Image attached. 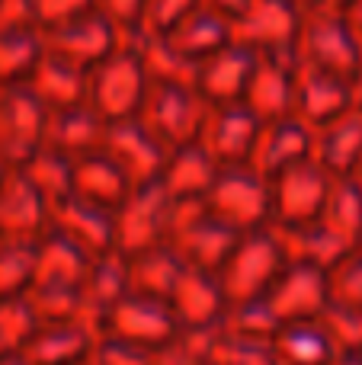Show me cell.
<instances>
[{
    "mask_svg": "<svg viewBox=\"0 0 362 365\" xmlns=\"http://www.w3.org/2000/svg\"><path fill=\"white\" fill-rule=\"evenodd\" d=\"M81 365H90V359H87V362H81Z\"/></svg>",
    "mask_w": 362,
    "mask_h": 365,
    "instance_id": "54",
    "label": "cell"
},
{
    "mask_svg": "<svg viewBox=\"0 0 362 365\" xmlns=\"http://www.w3.org/2000/svg\"><path fill=\"white\" fill-rule=\"evenodd\" d=\"M132 182L125 180V173L106 158V154H93V158H83L74 164V182H71V195L83 202H93L100 208H115L125 202V195L132 192Z\"/></svg>",
    "mask_w": 362,
    "mask_h": 365,
    "instance_id": "30",
    "label": "cell"
},
{
    "mask_svg": "<svg viewBox=\"0 0 362 365\" xmlns=\"http://www.w3.org/2000/svg\"><path fill=\"white\" fill-rule=\"evenodd\" d=\"M286 263H289V257L282 250V240L276 237L273 227L241 234L215 272L228 308L263 302L267 292L273 289V282L279 279V272L286 269Z\"/></svg>",
    "mask_w": 362,
    "mask_h": 365,
    "instance_id": "1",
    "label": "cell"
},
{
    "mask_svg": "<svg viewBox=\"0 0 362 365\" xmlns=\"http://www.w3.org/2000/svg\"><path fill=\"white\" fill-rule=\"evenodd\" d=\"M103 154L125 173V180L132 182V186L157 182L160 167H164V160H167V148L148 132V125L138 115L109 125Z\"/></svg>",
    "mask_w": 362,
    "mask_h": 365,
    "instance_id": "16",
    "label": "cell"
},
{
    "mask_svg": "<svg viewBox=\"0 0 362 365\" xmlns=\"http://www.w3.org/2000/svg\"><path fill=\"white\" fill-rule=\"evenodd\" d=\"M148 0H93V10H100L122 36L135 38L141 29V16H145Z\"/></svg>",
    "mask_w": 362,
    "mask_h": 365,
    "instance_id": "43",
    "label": "cell"
},
{
    "mask_svg": "<svg viewBox=\"0 0 362 365\" xmlns=\"http://www.w3.org/2000/svg\"><path fill=\"white\" fill-rule=\"evenodd\" d=\"M350 109V77L314 64L292 61V115L308 128H321Z\"/></svg>",
    "mask_w": 362,
    "mask_h": 365,
    "instance_id": "14",
    "label": "cell"
},
{
    "mask_svg": "<svg viewBox=\"0 0 362 365\" xmlns=\"http://www.w3.org/2000/svg\"><path fill=\"white\" fill-rule=\"evenodd\" d=\"M6 173H10V167H6V164H0V182H4Z\"/></svg>",
    "mask_w": 362,
    "mask_h": 365,
    "instance_id": "51",
    "label": "cell"
},
{
    "mask_svg": "<svg viewBox=\"0 0 362 365\" xmlns=\"http://www.w3.org/2000/svg\"><path fill=\"white\" fill-rule=\"evenodd\" d=\"M257 58L250 48L237 42L222 45L218 51H212L209 58H202L196 68V90L202 93V100L209 106H222V103H244L247 93L250 74L257 68Z\"/></svg>",
    "mask_w": 362,
    "mask_h": 365,
    "instance_id": "21",
    "label": "cell"
},
{
    "mask_svg": "<svg viewBox=\"0 0 362 365\" xmlns=\"http://www.w3.org/2000/svg\"><path fill=\"white\" fill-rule=\"evenodd\" d=\"M257 132H260V119L244 103H222V106H209L196 141L218 167H241L250 160Z\"/></svg>",
    "mask_w": 362,
    "mask_h": 365,
    "instance_id": "15",
    "label": "cell"
},
{
    "mask_svg": "<svg viewBox=\"0 0 362 365\" xmlns=\"http://www.w3.org/2000/svg\"><path fill=\"white\" fill-rule=\"evenodd\" d=\"M148 90H151V74L145 68L138 42L128 38L87 74V106L113 125L141 113Z\"/></svg>",
    "mask_w": 362,
    "mask_h": 365,
    "instance_id": "2",
    "label": "cell"
},
{
    "mask_svg": "<svg viewBox=\"0 0 362 365\" xmlns=\"http://www.w3.org/2000/svg\"><path fill=\"white\" fill-rule=\"evenodd\" d=\"M212 365H276L269 340H250L218 327L212 340Z\"/></svg>",
    "mask_w": 362,
    "mask_h": 365,
    "instance_id": "38",
    "label": "cell"
},
{
    "mask_svg": "<svg viewBox=\"0 0 362 365\" xmlns=\"http://www.w3.org/2000/svg\"><path fill=\"white\" fill-rule=\"evenodd\" d=\"M167 308L173 311L180 330H218L228 314V302L215 272L202 269H183L167 298Z\"/></svg>",
    "mask_w": 362,
    "mask_h": 365,
    "instance_id": "20",
    "label": "cell"
},
{
    "mask_svg": "<svg viewBox=\"0 0 362 365\" xmlns=\"http://www.w3.org/2000/svg\"><path fill=\"white\" fill-rule=\"evenodd\" d=\"M337 356H362V314L346 308H327L318 317Z\"/></svg>",
    "mask_w": 362,
    "mask_h": 365,
    "instance_id": "40",
    "label": "cell"
},
{
    "mask_svg": "<svg viewBox=\"0 0 362 365\" xmlns=\"http://www.w3.org/2000/svg\"><path fill=\"white\" fill-rule=\"evenodd\" d=\"M96 340L100 336L81 317L58 324H38L19 359L26 365H81L90 359Z\"/></svg>",
    "mask_w": 362,
    "mask_h": 365,
    "instance_id": "24",
    "label": "cell"
},
{
    "mask_svg": "<svg viewBox=\"0 0 362 365\" xmlns=\"http://www.w3.org/2000/svg\"><path fill=\"white\" fill-rule=\"evenodd\" d=\"M218 170L222 167L202 151V145L192 141V145H180L167 151L157 182L173 202H202Z\"/></svg>",
    "mask_w": 362,
    "mask_h": 365,
    "instance_id": "26",
    "label": "cell"
},
{
    "mask_svg": "<svg viewBox=\"0 0 362 365\" xmlns=\"http://www.w3.org/2000/svg\"><path fill=\"white\" fill-rule=\"evenodd\" d=\"M173 199L160 189V182L135 186L115 208V250L132 257L141 250L167 244V227H170Z\"/></svg>",
    "mask_w": 362,
    "mask_h": 365,
    "instance_id": "11",
    "label": "cell"
},
{
    "mask_svg": "<svg viewBox=\"0 0 362 365\" xmlns=\"http://www.w3.org/2000/svg\"><path fill=\"white\" fill-rule=\"evenodd\" d=\"M205 113H209V103L192 83H151L138 119L170 151L199 138Z\"/></svg>",
    "mask_w": 362,
    "mask_h": 365,
    "instance_id": "6",
    "label": "cell"
},
{
    "mask_svg": "<svg viewBox=\"0 0 362 365\" xmlns=\"http://www.w3.org/2000/svg\"><path fill=\"white\" fill-rule=\"evenodd\" d=\"M186 266L180 263V257L170 247H154V250H141L128 257V292L145 298H157L167 302L177 285V279L183 276Z\"/></svg>",
    "mask_w": 362,
    "mask_h": 365,
    "instance_id": "31",
    "label": "cell"
},
{
    "mask_svg": "<svg viewBox=\"0 0 362 365\" xmlns=\"http://www.w3.org/2000/svg\"><path fill=\"white\" fill-rule=\"evenodd\" d=\"M292 61L314 64V68L350 77L362 64V51L356 45V38H353V29L343 13L327 10V6L305 10L299 38H295Z\"/></svg>",
    "mask_w": 362,
    "mask_h": 365,
    "instance_id": "5",
    "label": "cell"
},
{
    "mask_svg": "<svg viewBox=\"0 0 362 365\" xmlns=\"http://www.w3.org/2000/svg\"><path fill=\"white\" fill-rule=\"evenodd\" d=\"M157 38L170 45L180 58H186L190 64L199 68L202 58H209L212 51H218L222 45L231 42V26L224 23V19H218L215 13L196 6V10L186 13L170 32H164V36H157Z\"/></svg>",
    "mask_w": 362,
    "mask_h": 365,
    "instance_id": "29",
    "label": "cell"
},
{
    "mask_svg": "<svg viewBox=\"0 0 362 365\" xmlns=\"http://www.w3.org/2000/svg\"><path fill=\"white\" fill-rule=\"evenodd\" d=\"M359 250H362V237H359Z\"/></svg>",
    "mask_w": 362,
    "mask_h": 365,
    "instance_id": "53",
    "label": "cell"
},
{
    "mask_svg": "<svg viewBox=\"0 0 362 365\" xmlns=\"http://www.w3.org/2000/svg\"><path fill=\"white\" fill-rule=\"evenodd\" d=\"M199 6L209 13H215L218 19H224V23L231 26V19L237 16V13L247 6V0H199Z\"/></svg>",
    "mask_w": 362,
    "mask_h": 365,
    "instance_id": "45",
    "label": "cell"
},
{
    "mask_svg": "<svg viewBox=\"0 0 362 365\" xmlns=\"http://www.w3.org/2000/svg\"><path fill=\"white\" fill-rule=\"evenodd\" d=\"M333 189V177L308 158L305 164L289 167L286 173L269 180V227L292 231V227L311 225L327 205V195Z\"/></svg>",
    "mask_w": 362,
    "mask_h": 365,
    "instance_id": "8",
    "label": "cell"
},
{
    "mask_svg": "<svg viewBox=\"0 0 362 365\" xmlns=\"http://www.w3.org/2000/svg\"><path fill=\"white\" fill-rule=\"evenodd\" d=\"M353 4H356V0H321L318 6H327V10H340V13H343V10H350Z\"/></svg>",
    "mask_w": 362,
    "mask_h": 365,
    "instance_id": "48",
    "label": "cell"
},
{
    "mask_svg": "<svg viewBox=\"0 0 362 365\" xmlns=\"http://www.w3.org/2000/svg\"><path fill=\"white\" fill-rule=\"evenodd\" d=\"M350 109L362 115V64L350 74Z\"/></svg>",
    "mask_w": 362,
    "mask_h": 365,
    "instance_id": "47",
    "label": "cell"
},
{
    "mask_svg": "<svg viewBox=\"0 0 362 365\" xmlns=\"http://www.w3.org/2000/svg\"><path fill=\"white\" fill-rule=\"evenodd\" d=\"M51 205L23 170H10L0 182V240L36 244L48 234Z\"/></svg>",
    "mask_w": 362,
    "mask_h": 365,
    "instance_id": "17",
    "label": "cell"
},
{
    "mask_svg": "<svg viewBox=\"0 0 362 365\" xmlns=\"http://www.w3.org/2000/svg\"><path fill=\"white\" fill-rule=\"evenodd\" d=\"M327 365H362V356H333Z\"/></svg>",
    "mask_w": 362,
    "mask_h": 365,
    "instance_id": "49",
    "label": "cell"
},
{
    "mask_svg": "<svg viewBox=\"0 0 362 365\" xmlns=\"http://www.w3.org/2000/svg\"><path fill=\"white\" fill-rule=\"evenodd\" d=\"M42 58V36L32 26L0 29V90L23 87Z\"/></svg>",
    "mask_w": 362,
    "mask_h": 365,
    "instance_id": "34",
    "label": "cell"
},
{
    "mask_svg": "<svg viewBox=\"0 0 362 365\" xmlns=\"http://www.w3.org/2000/svg\"><path fill=\"white\" fill-rule=\"evenodd\" d=\"M301 16L305 10L292 0H247V6L231 19V42L254 55L292 58Z\"/></svg>",
    "mask_w": 362,
    "mask_h": 365,
    "instance_id": "9",
    "label": "cell"
},
{
    "mask_svg": "<svg viewBox=\"0 0 362 365\" xmlns=\"http://www.w3.org/2000/svg\"><path fill=\"white\" fill-rule=\"evenodd\" d=\"M292 4H299V6H301V10H311V6H318V4H321V0H292Z\"/></svg>",
    "mask_w": 362,
    "mask_h": 365,
    "instance_id": "50",
    "label": "cell"
},
{
    "mask_svg": "<svg viewBox=\"0 0 362 365\" xmlns=\"http://www.w3.org/2000/svg\"><path fill=\"white\" fill-rule=\"evenodd\" d=\"M177 334H180V324L173 317V311L167 308V302L132 295V292L106 311L100 327L103 340L122 343V346H132L148 356L160 353Z\"/></svg>",
    "mask_w": 362,
    "mask_h": 365,
    "instance_id": "7",
    "label": "cell"
},
{
    "mask_svg": "<svg viewBox=\"0 0 362 365\" xmlns=\"http://www.w3.org/2000/svg\"><path fill=\"white\" fill-rule=\"evenodd\" d=\"M343 16H346V23H350L353 38H356V45H359V51H362V0H356L350 10H343Z\"/></svg>",
    "mask_w": 362,
    "mask_h": 365,
    "instance_id": "46",
    "label": "cell"
},
{
    "mask_svg": "<svg viewBox=\"0 0 362 365\" xmlns=\"http://www.w3.org/2000/svg\"><path fill=\"white\" fill-rule=\"evenodd\" d=\"M244 106L260 122L292 115V58L260 55L250 74Z\"/></svg>",
    "mask_w": 362,
    "mask_h": 365,
    "instance_id": "27",
    "label": "cell"
},
{
    "mask_svg": "<svg viewBox=\"0 0 362 365\" xmlns=\"http://www.w3.org/2000/svg\"><path fill=\"white\" fill-rule=\"evenodd\" d=\"M199 6V0H148L145 16H141V29L135 38H157L164 32H170L186 13H192Z\"/></svg>",
    "mask_w": 362,
    "mask_h": 365,
    "instance_id": "41",
    "label": "cell"
},
{
    "mask_svg": "<svg viewBox=\"0 0 362 365\" xmlns=\"http://www.w3.org/2000/svg\"><path fill=\"white\" fill-rule=\"evenodd\" d=\"M353 180H356L359 186H362V164H359V170H356V177H353Z\"/></svg>",
    "mask_w": 362,
    "mask_h": 365,
    "instance_id": "52",
    "label": "cell"
},
{
    "mask_svg": "<svg viewBox=\"0 0 362 365\" xmlns=\"http://www.w3.org/2000/svg\"><path fill=\"white\" fill-rule=\"evenodd\" d=\"M263 304L276 324H301L318 321L331 308V292H327V269L311 263H286L273 289L267 292Z\"/></svg>",
    "mask_w": 362,
    "mask_h": 365,
    "instance_id": "13",
    "label": "cell"
},
{
    "mask_svg": "<svg viewBox=\"0 0 362 365\" xmlns=\"http://www.w3.org/2000/svg\"><path fill=\"white\" fill-rule=\"evenodd\" d=\"M327 292L333 308L359 311L362 314V250H353L327 269Z\"/></svg>",
    "mask_w": 362,
    "mask_h": 365,
    "instance_id": "39",
    "label": "cell"
},
{
    "mask_svg": "<svg viewBox=\"0 0 362 365\" xmlns=\"http://www.w3.org/2000/svg\"><path fill=\"white\" fill-rule=\"evenodd\" d=\"M241 234L218 225L202 202H173L170 227H167V247L180 257L186 269L218 272L228 250Z\"/></svg>",
    "mask_w": 362,
    "mask_h": 365,
    "instance_id": "4",
    "label": "cell"
},
{
    "mask_svg": "<svg viewBox=\"0 0 362 365\" xmlns=\"http://www.w3.org/2000/svg\"><path fill=\"white\" fill-rule=\"evenodd\" d=\"M109 122L100 113L81 103L71 109H58L48 113V128H45V148L55 154H61L64 160L77 164L83 158H93L106 145Z\"/></svg>",
    "mask_w": 362,
    "mask_h": 365,
    "instance_id": "22",
    "label": "cell"
},
{
    "mask_svg": "<svg viewBox=\"0 0 362 365\" xmlns=\"http://www.w3.org/2000/svg\"><path fill=\"white\" fill-rule=\"evenodd\" d=\"M48 113L26 87L0 90V164L23 170L45 148Z\"/></svg>",
    "mask_w": 362,
    "mask_h": 365,
    "instance_id": "12",
    "label": "cell"
},
{
    "mask_svg": "<svg viewBox=\"0 0 362 365\" xmlns=\"http://www.w3.org/2000/svg\"><path fill=\"white\" fill-rule=\"evenodd\" d=\"M87 263H90V257H83L61 234L48 231L45 237L36 240V279H32V285H68V289H81Z\"/></svg>",
    "mask_w": 362,
    "mask_h": 365,
    "instance_id": "33",
    "label": "cell"
},
{
    "mask_svg": "<svg viewBox=\"0 0 362 365\" xmlns=\"http://www.w3.org/2000/svg\"><path fill=\"white\" fill-rule=\"evenodd\" d=\"M42 36V51L64 64H74L81 71H93L103 58H109L128 36H122L100 10H87L55 29L38 32Z\"/></svg>",
    "mask_w": 362,
    "mask_h": 365,
    "instance_id": "10",
    "label": "cell"
},
{
    "mask_svg": "<svg viewBox=\"0 0 362 365\" xmlns=\"http://www.w3.org/2000/svg\"><path fill=\"white\" fill-rule=\"evenodd\" d=\"M209 365H212V362H209Z\"/></svg>",
    "mask_w": 362,
    "mask_h": 365,
    "instance_id": "55",
    "label": "cell"
},
{
    "mask_svg": "<svg viewBox=\"0 0 362 365\" xmlns=\"http://www.w3.org/2000/svg\"><path fill=\"white\" fill-rule=\"evenodd\" d=\"M90 365H154V356L138 353L132 346H122L113 340H96L93 353H90Z\"/></svg>",
    "mask_w": 362,
    "mask_h": 365,
    "instance_id": "44",
    "label": "cell"
},
{
    "mask_svg": "<svg viewBox=\"0 0 362 365\" xmlns=\"http://www.w3.org/2000/svg\"><path fill=\"white\" fill-rule=\"evenodd\" d=\"M23 173L32 180V186L45 195V202H48L51 208H55L61 199H68V195H71L74 164H71V160H64L61 154L48 151V148H42V151H38L36 158L23 167Z\"/></svg>",
    "mask_w": 362,
    "mask_h": 365,
    "instance_id": "36",
    "label": "cell"
},
{
    "mask_svg": "<svg viewBox=\"0 0 362 365\" xmlns=\"http://www.w3.org/2000/svg\"><path fill=\"white\" fill-rule=\"evenodd\" d=\"M311 141H314V132L305 122L295 119V115L267 119V122H260V132H257L254 151H250L247 164L260 177L273 180L279 173H286L289 167L305 164L311 158Z\"/></svg>",
    "mask_w": 362,
    "mask_h": 365,
    "instance_id": "19",
    "label": "cell"
},
{
    "mask_svg": "<svg viewBox=\"0 0 362 365\" xmlns=\"http://www.w3.org/2000/svg\"><path fill=\"white\" fill-rule=\"evenodd\" d=\"M128 295V257L119 250L93 257L81 279V321L100 336L103 317Z\"/></svg>",
    "mask_w": 362,
    "mask_h": 365,
    "instance_id": "23",
    "label": "cell"
},
{
    "mask_svg": "<svg viewBox=\"0 0 362 365\" xmlns=\"http://www.w3.org/2000/svg\"><path fill=\"white\" fill-rule=\"evenodd\" d=\"M32 96L45 106V113H58V109H71L87 103V71L64 64L58 58L45 55L36 61L32 74L23 83Z\"/></svg>",
    "mask_w": 362,
    "mask_h": 365,
    "instance_id": "28",
    "label": "cell"
},
{
    "mask_svg": "<svg viewBox=\"0 0 362 365\" xmlns=\"http://www.w3.org/2000/svg\"><path fill=\"white\" fill-rule=\"evenodd\" d=\"M36 279V244L0 240V298H23Z\"/></svg>",
    "mask_w": 362,
    "mask_h": 365,
    "instance_id": "35",
    "label": "cell"
},
{
    "mask_svg": "<svg viewBox=\"0 0 362 365\" xmlns=\"http://www.w3.org/2000/svg\"><path fill=\"white\" fill-rule=\"evenodd\" d=\"M48 231L61 234L68 244H74L90 259L115 250V212L83 202L77 195H68L51 208Z\"/></svg>",
    "mask_w": 362,
    "mask_h": 365,
    "instance_id": "18",
    "label": "cell"
},
{
    "mask_svg": "<svg viewBox=\"0 0 362 365\" xmlns=\"http://www.w3.org/2000/svg\"><path fill=\"white\" fill-rule=\"evenodd\" d=\"M311 158L331 173L333 180H353L362 164V115L346 109L327 125L314 128Z\"/></svg>",
    "mask_w": 362,
    "mask_h": 365,
    "instance_id": "25",
    "label": "cell"
},
{
    "mask_svg": "<svg viewBox=\"0 0 362 365\" xmlns=\"http://www.w3.org/2000/svg\"><path fill=\"white\" fill-rule=\"evenodd\" d=\"M36 327L26 298H0V359H19Z\"/></svg>",
    "mask_w": 362,
    "mask_h": 365,
    "instance_id": "37",
    "label": "cell"
},
{
    "mask_svg": "<svg viewBox=\"0 0 362 365\" xmlns=\"http://www.w3.org/2000/svg\"><path fill=\"white\" fill-rule=\"evenodd\" d=\"M269 349H273L276 365H327L337 356L321 321L282 324L269 336Z\"/></svg>",
    "mask_w": 362,
    "mask_h": 365,
    "instance_id": "32",
    "label": "cell"
},
{
    "mask_svg": "<svg viewBox=\"0 0 362 365\" xmlns=\"http://www.w3.org/2000/svg\"><path fill=\"white\" fill-rule=\"evenodd\" d=\"M26 6H29L32 26L38 32H45V29H55V26L81 16V13L93 10V0H26Z\"/></svg>",
    "mask_w": 362,
    "mask_h": 365,
    "instance_id": "42",
    "label": "cell"
},
{
    "mask_svg": "<svg viewBox=\"0 0 362 365\" xmlns=\"http://www.w3.org/2000/svg\"><path fill=\"white\" fill-rule=\"evenodd\" d=\"M205 212L234 234H254L269 227V180L250 164L222 167L202 199Z\"/></svg>",
    "mask_w": 362,
    "mask_h": 365,
    "instance_id": "3",
    "label": "cell"
}]
</instances>
